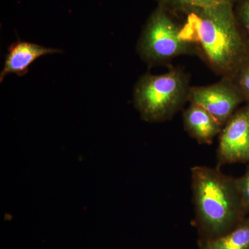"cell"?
I'll return each instance as SVG.
<instances>
[{"label":"cell","mask_w":249,"mask_h":249,"mask_svg":"<svg viewBox=\"0 0 249 249\" xmlns=\"http://www.w3.org/2000/svg\"><path fill=\"white\" fill-rule=\"evenodd\" d=\"M225 3L191 10L182 26L183 37L217 74L233 79L249 61V43L241 30L234 9Z\"/></svg>","instance_id":"cell-1"},{"label":"cell","mask_w":249,"mask_h":249,"mask_svg":"<svg viewBox=\"0 0 249 249\" xmlns=\"http://www.w3.org/2000/svg\"><path fill=\"white\" fill-rule=\"evenodd\" d=\"M191 178L196 222L201 238L224 235L247 217L235 178L206 166L193 167Z\"/></svg>","instance_id":"cell-2"},{"label":"cell","mask_w":249,"mask_h":249,"mask_svg":"<svg viewBox=\"0 0 249 249\" xmlns=\"http://www.w3.org/2000/svg\"><path fill=\"white\" fill-rule=\"evenodd\" d=\"M189 78L180 68L163 74L145 73L134 87L136 109L142 120L160 123L170 120L188 101Z\"/></svg>","instance_id":"cell-3"},{"label":"cell","mask_w":249,"mask_h":249,"mask_svg":"<svg viewBox=\"0 0 249 249\" xmlns=\"http://www.w3.org/2000/svg\"><path fill=\"white\" fill-rule=\"evenodd\" d=\"M170 14L159 6L150 15L139 37L137 52L149 66L168 65L180 55L196 53L195 46L183 37L182 26Z\"/></svg>","instance_id":"cell-4"},{"label":"cell","mask_w":249,"mask_h":249,"mask_svg":"<svg viewBox=\"0 0 249 249\" xmlns=\"http://www.w3.org/2000/svg\"><path fill=\"white\" fill-rule=\"evenodd\" d=\"M188 101L204 108L224 126L246 101L233 80L222 78L217 83L207 86L191 87Z\"/></svg>","instance_id":"cell-5"},{"label":"cell","mask_w":249,"mask_h":249,"mask_svg":"<svg viewBox=\"0 0 249 249\" xmlns=\"http://www.w3.org/2000/svg\"><path fill=\"white\" fill-rule=\"evenodd\" d=\"M219 164L249 162V103L223 127L217 150Z\"/></svg>","instance_id":"cell-6"},{"label":"cell","mask_w":249,"mask_h":249,"mask_svg":"<svg viewBox=\"0 0 249 249\" xmlns=\"http://www.w3.org/2000/svg\"><path fill=\"white\" fill-rule=\"evenodd\" d=\"M60 52L62 51L58 49L49 48L32 42L18 40L8 49L4 68L0 73V81L2 82L6 76L11 73H15L19 77L25 76L29 72V67L37 59Z\"/></svg>","instance_id":"cell-7"},{"label":"cell","mask_w":249,"mask_h":249,"mask_svg":"<svg viewBox=\"0 0 249 249\" xmlns=\"http://www.w3.org/2000/svg\"><path fill=\"white\" fill-rule=\"evenodd\" d=\"M185 130L199 144H211L223 127L204 108L191 104L183 113Z\"/></svg>","instance_id":"cell-8"},{"label":"cell","mask_w":249,"mask_h":249,"mask_svg":"<svg viewBox=\"0 0 249 249\" xmlns=\"http://www.w3.org/2000/svg\"><path fill=\"white\" fill-rule=\"evenodd\" d=\"M199 249H249V217L227 233L198 241Z\"/></svg>","instance_id":"cell-9"},{"label":"cell","mask_w":249,"mask_h":249,"mask_svg":"<svg viewBox=\"0 0 249 249\" xmlns=\"http://www.w3.org/2000/svg\"><path fill=\"white\" fill-rule=\"evenodd\" d=\"M159 6L171 13H186L191 10L209 7L225 3H235V0H157Z\"/></svg>","instance_id":"cell-10"},{"label":"cell","mask_w":249,"mask_h":249,"mask_svg":"<svg viewBox=\"0 0 249 249\" xmlns=\"http://www.w3.org/2000/svg\"><path fill=\"white\" fill-rule=\"evenodd\" d=\"M235 14L241 30L249 43V0H240Z\"/></svg>","instance_id":"cell-11"},{"label":"cell","mask_w":249,"mask_h":249,"mask_svg":"<svg viewBox=\"0 0 249 249\" xmlns=\"http://www.w3.org/2000/svg\"><path fill=\"white\" fill-rule=\"evenodd\" d=\"M236 186L240 196L242 207L246 214L249 213V165L243 176L235 178Z\"/></svg>","instance_id":"cell-12"},{"label":"cell","mask_w":249,"mask_h":249,"mask_svg":"<svg viewBox=\"0 0 249 249\" xmlns=\"http://www.w3.org/2000/svg\"><path fill=\"white\" fill-rule=\"evenodd\" d=\"M232 80L243 94L246 102L249 103V61L241 69Z\"/></svg>","instance_id":"cell-13"}]
</instances>
